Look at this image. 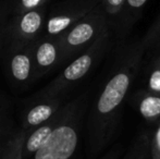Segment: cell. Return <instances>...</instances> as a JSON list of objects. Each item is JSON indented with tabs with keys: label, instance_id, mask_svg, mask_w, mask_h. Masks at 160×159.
<instances>
[{
	"label": "cell",
	"instance_id": "19",
	"mask_svg": "<svg viewBox=\"0 0 160 159\" xmlns=\"http://www.w3.org/2000/svg\"><path fill=\"white\" fill-rule=\"evenodd\" d=\"M127 0H101L108 15H117L122 11Z\"/></svg>",
	"mask_w": 160,
	"mask_h": 159
},
{
	"label": "cell",
	"instance_id": "22",
	"mask_svg": "<svg viewBox=\"0 0 160 159\" xmlns=\"http://www.w3.org/2000/svg\"><path fill=\"white\" fill-rule=\"evenodd\" d=\"M158 159H160V158H158Z\"/></svg>",
	"mask_w": 160,
	"mask_h": 159
},
{
	"label": "cell",
	"instance_id": "11",
	"mask_svg": "<svg viewBox=\"0 0 160 159\" xmlns=\"http://www.w3.org/2000/svg\"><path fill=\"white\" fill-rule=\"evenodd\" d=\"M62 109V107H61ZM61 109L53 116L49 121L45 122L44 124L33 129L32 131L28 132L24 141L23 147V158L30 159L32 158L50 138L55 127H57L58 122L61 117Z\"/></svg>",
	"mask_w": 160,
	"mask_h": 159
},
{
	"label": "cell",
	"instance_id": "21",
	"mask_svg": "<svg viewBox=\"0 0 160 159\" xmlns=\"http://www.w3.org/2000/svg\"><path fill=\"white\" fill-rule=\"evenodd\" d=\"M101 159H111V158H110V155H106L105 157H103V158H101Z\"/></svg>",
	"mask_w": 160,
	"mask_h": 159
},
{
	"label": "cell",
	"instance_id": "20",
	"mask_svg": "<svg viewBox=\"0 0 160 159\" xmlns=\"http://www.w3.org/2000/svg\"><path fill=\"white\" fill-rule=\"evenodd\" d=\"M150 154H152V159L160 158V122L157 125L150 141Z\"/></svg>",
	"mask_w": 160,
	"mask_h": 159
},
{
	"label": "cell",
	"instance_id": "3",
	"mask_svg": "<svg viewBox=\"0 0 160 159\" xmlns=\"http://www.w3.org/2000/svg\"><path fill=\"white\" fill-rule=\"evenodd\" d=\"M110 46V33L106 32L101 37L83 51L80 56L74 58L57 77L40 89L33 98H49L63 96V94L72 85L85 77L92 69L103 57Z\"/></svg>",
	"mask_w": 160,
	"mask_h": 159
},
{
	"label": "cell",
	"instance_id": "15",
	"mask_svg": "<svg viewBox=\"0 0 160 159\" xmlns=\"http://www.w3.org/2000/svg\"><path fill=\"white\" fill-rule=\"evenodd\" d=\"M10 9L7 0H0V52L3 51L7 39V30L10 19Z\"/></svg>",
	"mask_w": 160,
	"mask_h": 159
},
{
	"label": "cell",
	"instance_id": "18",
	"mask_svg": "<svg viewBox=\"0 0 160 159\" xmlns=\"http://www.w3.org/2000/svg\"><path fill=\"white\" fill-rule=\"evenodd\" d=\"M148 0H127L124 7L122 9V11L127 12V15H125V17H128L127 21L132 22L133 17L144 8V6H145V3Z\"/></svg>",
	"mask_w": 160,
	"mask_h": 159
},
{
	"label": "cell",
	"instance_id": "9",
	"mask_svg": "<svg viewBox=\"0 0 160 159\" xmlns=\"http://www.w3.org/2000/svg\"><path fill=\"white\" fill-rule=\"evenodd\" d=\"M62 96L49 98H33V104L22 117L21 127L26 132L49 121L63 106Z\"/></svg>",
	"mask_w": 160,
	"mask_h": 159
},
{
	"label": "cell",
	"instance_id": "5",
	"mask_svg": "<svg viewBox=\"0 0 160 159\" xmlns=\"http://www.w3.org/2000/svg\"><path fill=\"white\" fill-rule=\"evenodd\" d=\"M101 0H61L48 8L45 36H59L78 23Z\"/></svg>",
	"mask_w": 160,
	"mask_h": 159
},
{
	"label": "cell",
	"instance_id": "12",
	"mask_svg": "<svg viewBox=\"0 0 160 159\" xmlns=\"http://www.w3.org/2000/svg\"><path fill=\"white\" fill-rule=\"evenodd\" d=\"M137 109L144 119L150 121L160 117V94L147 93L141 95L137 99Z\"/></svg>",
	"mask_w": 160,
	"mask_h": 159
},
{
	"label": "cell",
	"instance_id": "1",
	"mask_svg": "<svg viewBox=\"0 0 160 159\" xmlns=\"http://www.w3.org/2000/svg\"><path fill=\"white\" fill-rule=\"evenodd\" d=\"M144 49L143 44L133 46L121 56L114 72L97 97L88 125L89 142L94 153L100 151L111 138L122 102L138 71Z\"/></svg>",
	"mask_w": 160,
	"mask_h": 159
},
{
	"label": "cell",
	"instance_id": "4",
	"mask_svg": "<svg viewBox=\"0 0 160 159\" xmlns=\"http://www.w3.org/2000/svg\"><path fill=\"white\" fill-rule=\"evenodd\" d=\"M107 15L102 3H99L82 20L58 36L62 50V64L80 56L109 31Z\"/></svg>",
	"mask_w": 160,
	"mask_h": 159
},
{
	"label": "cell",
	"instance_id": "10",
	"mask_svg": "<svg viewBox=\"0 0 160 159\" xmlns=\"http://www.w3.org/2000/svg\"><path fill=\"white\" fill-rule=\"evenodd\" d=\"M28 132L22 127H15L0 116V159H24L23 147Z\"/></svg>",
	"mask_w": 160,
	"mask_h": 159
},
{
	"label": "cell",
	"instance_id": "16",
	"mask_svg": "<svg viewBox=\"0 0 160 159\" xmlns=\"http://www.w3.org/2000/svg\"><path fill=\"white\" fill-rule=\"evenodd\" d=\"M148 92L160 94V58L152 64L148 77Z\"/></svg>",
	"mask_w": 160,
	"mask_h": 159
},
{
	"label": "cell",
	"instance_id": "2",
	"mask_svg": "<svg viewBox=\"0 0 160 159\" xmlns=\"http://www.w3.org/2000/svg\"><path fill=\"white\" fill-rule=\"evenodd\" d=\"M88 94L84 93L62 106L61 117L48 142L32 159H71L76 151Z\"/></svg>",
	"mask_w": 160,
	"mask_h": 159
},
{
	"label": "cell",
	"instance_id": "13",
	"mask_svg": "<svg viewBox=\"0 0 160 159\" xmlns=\"http://www.w3.org/2000/svg\"><path fill=\"white\" fill-rule=\"evenodd\" d=\"M149 153L150 140L147 135L142 134L132 143L122 159H146Z\"/></svg>",
	"mask_w": 160,
	"mask_h": 159
},
{
	"label": "cell",
	"instance_id": "8",
	"mask_svg": "<svg viewBox=\"0 0 160 159\" xmlns=\"http://www.w3.org/2000/svg\"><path fill=\"white\" fill-rule=\"evenodd\" d=\"M36 79L62 64V50L58 36L42 35L32 45Z\"/></svg>",
	"mask_w": 160,
	"mask_h": 159
},
{
	"label": "cell",
	"instance_id": "14",
	"mask_svg": "<svg viewBox=\"0 0 160 159\" xmlns=\"http://www.w3.org/2000/svg\"><path fill=\"white\" fill-rule=\"evenodd\" d=\"M50 1L51 0H7L11 15L45 8L48 7Z\"/></svg>",
	"mask_w": 160,
	"mask_h": 159
},
{
	"label": "cell",
	"instance_id": "7",
	"mask_svg": "<svg viewBox=\"0 0 160 159\" xmlns=\"http://www.w3.org/2000/svg\"><path fill=\"white\" fill-rule=\"evenodd\" d=\"M7 74L13 84L24 87L36 80L32 45L8 46L3 49Z\"/></svg>",
	"mask_w": 160,
	"mask_h": 159
},
{
	"label": "cell",
	"instance_id": "6",
	"mask_svg": "<svg viewBox=\"0 0 160 159\" xmlns=\"http://www.w3.org/2000/svg\"><path fill=\"white\" fill-rule=\"evenodd\" d=\"M48 7L10 15L4 47L30 46L44 35ZM4 49V48H3Z\"/></svg>",
	"mask_w": 160,
	"mask_h": 159
},
{
	"label": "cell",
	"instance_id": "23",
	"mask_svg": "<svg viewBox=\"0 0 160 159\" xmlns=\"http://www.w3.org/2000/svg\"><path fill=\"white\" fill-rule=\"evenodd\" d=\"M0 116H1V115H0Z\"/></svg>",
	"mask_w": 160,
	"mask_h": 159
},
{
	"label": "cell",
	"instance_id": "17",
	"mask_svg": "<svg viewBox=\"0 0 160 159\" xmlns=\"http://www.w3.org/2000/svg\"><path fill=\"white\" fill-rule=\"evenodd\" d=\"M142 44L144 45L145 48H150V47L160 45V15L154 23V25L149 28Z\"/></svg>",
	"mask_w": 160,
	"mask_h": 159
}]
</instances>
